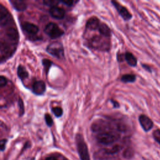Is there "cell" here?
<instances>
[{"instance_id":"6da1fadb","label":"cell","mask_w":160,"mask_h":160,"mask_svg":"<svg viewBox=\"0 0 160 160\" xmlns=\"http://www.w3.org/2000/svg\"><path fill=\"white\" fill-rule=\"evenodd\" d=\"M89 45L93 49L100 51H109L111 47L109 38L102 35H95L89 40Z\"/></svg>"},{"instance_id":"7a4b0ae2","label":"cell","mask_w":160,"mask_h":160,"mask_svg":"<svg viewBox=\"0 0 160 160\" xmlns=\"http://www.w3.org/2000/svg\"><path fill=\"white\" fill-rule=\"evenodd\" d=\"M119 138V134L114 131L99 132L96 136L98 141L105 145L111 144L116 141Z\"/></svg>"},{"instance_id":"3957f363","label":"cell","mask_w":160,"mask_h":160,"mask_svg":"<svg viewBox=\"0 0 160 160\" xmlns=\"http://www.w3.org/2000/svg\"><path fill=\"white\" fill-rule=\"evenodd\" d=\"M76 140L78 153H79L81 159V160H90L88 147H87V145L84 140L83 136L80 134H77Z\"/></svg>"},{"instance_id":"277c9868","label":"cell","mask_w":160,"mask_h":160,"mask_svg":"<svg viewBox=\"0 0 160 160\" xmlns=\"http://www.w3.org/2000/svg\"><path fill=\"white\" fill-rule=\"evenodd\" d=\"M91 128L93 131L99 133L105 131H112L114 129V126L108 121L99 119L92 124Z\"/></svg>"},{"instance_id":"5b68a950","label":"cell","mask_w":160,"mask_h":160,"mask_svg":"<svg viewBox=\"0 0 160 160\" xmlns=\"http://www.w3.org/2000/svg\"><path fill=\"white\" fill-rule=\"evenodd\" d=\"M47 52L52 56L61 59L64 57V48L59 42H53L49 44L46 48Z\"/></svg>"},{"instance_id":"8992f818","label":"cell","mask_w":160,"mask_h":160,"mask_svg":"<svg viewBox=\"0 0 160 160\" xmlns=\"http://www.w3.org/2000/svg\"><path fill=\"white\" fill-rule=\"evenodd\" d=\"M44 32L52 39L58 38L64 34V31L54 22L48 23L44 28Z\"/></svg>"},{"instance_id":"52a82bcc","label":"cell","mask_w":160,"mask_h":160,"mask_svg":"<svg viewBox=\"0 0 160 160\" xmlns=\"http://www.w3.org/2000/svg\"><path fill=\"white\" fill-rule=\"evenodd\" d=\"M111 2L113 4V6L116 8L118 12L120 14V16L125 21H128V20H129L130 19H131V18H132L131 14L124 6L121 5L118 2L115 1H112Z\"/></svg>"},{"instance_id":"ba28073f","label":"cell","mask_w":160,"mask_h":160,"mask_svg":"<svg viewBox=\"0 0 160 160\" xmlns=\"http://www.w3.org/2000/svg\"><path fill=\"white\" fill-rule=\"evenodd\" d=\"M139 123L145 131H149L153 126V122L151 119L144 114H141L139 117Z\"/></svg>"},{"instance_id":"9c48e42d","label":"cell","mask_w":160,"mask_h":160,"mask_svg":"<svg viewBox=\"0 0 160 160\" xmlns=\"http://www.w3.org/2000/svg\"><path fill=\"white\" fill-rule=\"evenodd\" d=\"M49 13L52 18L58 19H62L65 15L64 10L58 6H54L51 8L49 9Z\"/></svg>"},{"instance_id":"30bf717a","label":"cell","mask_w":160,"mask_h":160,"mask_svg":"<svg viewBox=\"0 0 160 160\" xmlns=\"http://www.w3.org/2000/svg\"><path fill=\"white\" fill-rule=\"evenodd\" d=\"M46 90V84L42 81H36L32 85V91L37 95L42 94Z\"/></svg>"},{"instance_id":"8fae6325","label":"cell","mask_w":160,"mask_h":160,"mask_svg":"<svg viewBox=\"0 0 160 160\" xmlns=\"http://www.w3.org/2000/svg\"><path fill=\"white\" fill-rule=\"evenodd\" d=\"M11 14L9 13L8 9L0 4V21L2 24H6L10 21Z\"/></svg>"},{"instance_id":"7c38bea8","label":"cell","mask_w":160,"mask_h":160,"mask_svg":"<svg viewBox=\"0 0 160 160\" xmlns=\"http://www.w3.org/2000/svg\"><path fill=\"white\" fill-rule=\"evenodd\" d=\"M100 21L98 18L96 17H91L86 22V28L89 30H97L99 26Z\"/></svg>"},{"instance_id":"4fadbf2b","label":"cell","mask_w":160,"mask_h":160,"mask_svg":"<svg viewBox=\"0 0 160 160\" xmlns=\"http://www.w3.org/2000/svg\"><path fill=\"white\" fill-rule=\"evenodd\" d=\"M21 26L24 31L31 34H35L39 31V28L36 25L29 22H24L22 23Z\"/></svg>"},{"instance_id":"5bb4252c","label":"cell","mask_w":160,"mask_h":160,"mask_svg":"<svg viewBox=\"0 0 160 160\" xmlns=\"http://www.w3.org/2000/svg\"><path fill=\"white\" fill-rule=\"evenodd\" d=\"M11 4L14 9L19 11H23L26 9L27 4L22 0H11Z\"/></svg>"},{"instance_id":"9a60e30c","label":"cell","mask_w":160,"mask_h":160,"mask_svg":"<svg viewBox=\"0 0 160 160\" xmlns=\"http://www.w3.org/2000/svg\"><path fill=\"white\" fill-rule=\"evenodd\" d=\"M98 31L101 35L106 37V38H110L111 31L109 26L105 24V23H100L99 26L98 28Z\"/></svg>"},{"instance_id":"2e32d148","label":"cell","mask_w":160,"mask_h":160,"mask_svg":"<svg viewBox=\"0 0 160 160\" xmlns=\"http://www.w3.org/2000/svg\"><path fill=\"white\" fill-rule=\"evenodd\" d=\"M6 35L12 41H17L19 38L18 32L16 29L13 27H10L6 30Z\"/></svg>"},{"instance_id":"e0dca14e","label":"cell","mask_w":160,"mask_h":160,"mask_svg":"<svg viewBox=\"0 0 160 160\" xmlns=\"http://www.w3.org/2000/svg\"><path fill=\"white\" fill-rule=\"evenodd\" d=\"M124 59L128 64L131 66H136L137 64V59L130 52H126L124 54Z\"/></svg>"},{"instance_id":"ac0fdd59","label":"cell","mask_w":160,"mask_h":160,"mask_svg":"<svg viewBox=\"0 0 160 160\" xmlns=\"http://www.w3.org/2000/svg\"><path fill=\"white\" fill-rule=\"evenodd\" d=\"M18 75L21 80H23L28 77V72L22 66L19 65L18 68Z\"/></svg>"},{"instance_id":"d6986e66","label":"cell","mask_w":160,"mask_h":160,"mask_svg":"<svg viewBox=\"0 0 160 160\" xmlns=\"http://www.w3.org/2000/svg\"><path fill=\"white\" fill-rule=\"evenodd\" d=\"M121 81L124 82H132L136 80V76L134 74H124L121 78Z\"/></svg>"},{"instance_id":"ffe728a7","label":"cell","mask_w":160,"mask_h":160,"mask_svg":"<svg viewBox=\"0 0 160 160\" xmlns=\"http://www.w3.org/2000/svg\"><path fill=\"white\" fill-rule=\"evenodd\" d=\"M42 64L44 66V71H46V74H48V71L51 66V64H52V62L48 59H42Z\"/></svg>"},{"instance_id":"44dd1931","label":"cell","mask_w":160,"mask_h":160,"mask_svg":"<svg viewBox=\"0 0 160 160\" xmlns=\"http://www.w3.org/2000/svg\"><path fill=\"white\" fill-rule=\"evenodd\" d=\"M59 1L57 0H44L43 1V3L48 6H51V8L54 6H57L59 2Z\"/></svg>"},{"instance_id":"7402d4cb","label":"cell","mask_w":160,"mask_h":160,"mask_svg":"<svg viewBox=\"0 0 160 160\" xmlns=\"http://www.w3.org/2000/svg\"><path fill=\"white\" fill-rule=\"evenodd\" d=\"M52 111L56 117H60L62 114V109L60 107H54L52 109Z\"/></svg>"},{"instance_id":"603a6c76","label":"cell","mask_w":160,"mask_h":160,"mask_svg":"<svg viewBox=\"0 0 160 160\" xmlns=\"http://www.w3.org/2000/svg\"><path fill=\"white\" fill-rule=\"evenodd\" d=\"M153 137L154 139L160 144V129H156L153 132Z\"/></svg>"},{"instance_id":"cb8c5ba5","label":"cell","mask_w":160,"mask_h":160,"mask_svg":"<svg viewBox=\"0 0 160 160\" xmlns=\"http://www.w3.org/2000/svg\"><path fill=\"white\" fill-rule=\"evenodd\" d=\"M44 118H45V121H46V122L47 125L48 126H51L52 123H53V121H52V119L51 116L49 114H46L45 116H44Z\"/></svg>"},{"instance_id":"d4e9b609","label":"cell","mask_w":160,"mask_h":160,"mask_svg":"<svg viewBox=\"0 0 160 160\" xmlns=\"http://www.w3.org/2000/svg\"><path fill=\"white\" fill-rule=\"evenodd\" d=\"M18 106L19 108V116H22L24 112V104L21 98L19 99Z\"/></svg>"},{"instance_id":"484cf974","label":"cell","mask_w":160,"mask_h":160,"mask_svg":"<svg viewBox=\"0 0 160 160\" xmlns=\"http://www.w3.org/2000/svg\"><path fill=\"white\" fill-rule=\"evenodd\" d=\"M7 84V79L5 77L0 76V88L4 86Z\"/></svg>"},{"instance_id":"4316f807","label":"cell","mask_w":160,"mask_h":160,"mask_svg":"<svg viewBox=\"0 0 160 160\" xmlns=\"http://www.w3.org/2000/svg\"><path fill=\"white\" fill-rule=\"evenodd\" d=\"M6 142H7V140H6V139H2V140H0V150H1V151L4 150Z\"/></svg>"},{"instance_id":"83f0119b","label":"cell","mask_w":160,"mask_h":160,"mask_svg":"<svg viewBox=\"0 0 160 160\" xmlns=\"http://www.w3.org/2000/svg\"><path fill=\"white\" fill-rule=\"evenodd\" d=\"M61 2L65 4L66 5L68 6H71L72 5L74 1H71V0H63V1H61Z\"/></svg>"},{"instance_id":"f1b7e54d","label":"cell","mask_w":160,"mask_h":160,"mask_svg":"<svg viewBox=\"0 0 160 160\" xmlns=\"http://www.w3.org/2000/svg\"><path fill=\"white\" fill-rule=\"evenodd\" d=\"M132 151L131 149H127L125 152H124V156L126 157H129V155H132Z\"/></svg>"},{"instance_id":"f546056e","label":"cell","mask_w":160,"mask_h":160,"mask_svg":"<svg viewBox=\"0 0 160 160\" xmlns=\"http://www.w3.org/2000/svg\"><path fill=\"white\" fill-rule=\"evenodd\" d=\"M142 66L146 70V71H149V72H151V68L149 66H148V65H146V64H142Z\"/></svg>"},{"instance_id":"4dcf8cb0","label":"cell","mask_w":160,"mask_h":160,"mask_svg":"<svg viewBox=\"0 0 160 160\" xmlns=\"http://www.w3.org/2000/svg\"><path fill=\"white\" fill-rule=\"evenodd\" d=\"M111 102H112V104H113V105H114V108H118L119 106V103L117 102V101H114V100H111Z\"/></svg>"},{"instance_id":"1f68e13d","label":"cell","mask_w":160,"mask_h":160,"mask_svg":"<svg viewBox=\"0 0 160 160\" xmlns=\"http://www.w3.org/2000/svg\"><path fill=\"white\" fill-rule=\"evenodd\" d=\"M46 160H57V159L53 157H49V158H48Z\"/></svg>"}]
</instances>
